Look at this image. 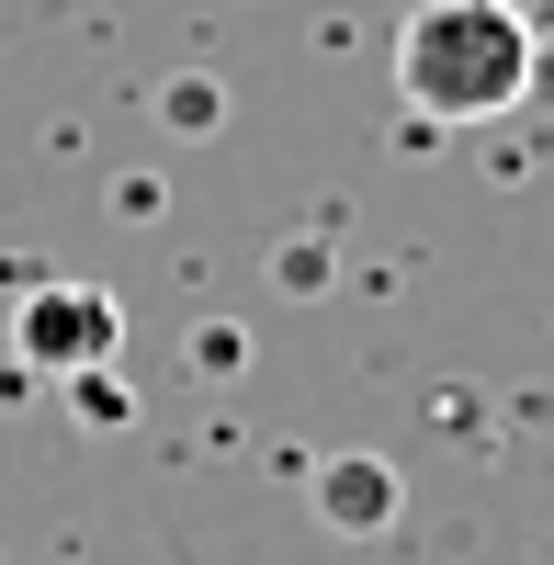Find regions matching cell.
<instances>
[{"label": "cell", "instance_id": "cell-2", "mask_svg": "<svg viewBox=\"0 0 554 565\" xmlns=\"http://www.w3.org/2000/svg\"><path fill=\"white\" fill-rule=\"evenodd\" d=\"M12 351L34 373H57V385H103L114 351H125V306L103 295V282H34V295L12 306Z\"/></svg>", "mask_w": 554, "mask_h": 565}, {"label": "cell", "instance_id": "cell-1", "mask_svg": "<svg viewBox=\"0 0 554 565\" xmlns=\"http://www.w3.org/2000/svg\"><path fill=\"white\" fill-rule=\"evenodd\" d=\"M543 68V34L521 0H419L396 23V103L419 125H498L521 114Z\"/></svg>", "mask_w": 554, "mask_h": 565}, {"label": "cell", "instance_id": "cell-3", "mask_svg": "<svg viewBox=\"0 0 554 565\" xmlns=\"http://www.w3.org/2000/svg\"><path fill=\"white\" fill-rule=\"evenodd\" d=\"M329 521L340 532H385L396 521V476L385 463H329Z\"/></svg>", "mask_w": 554, "mask_h": 565}]
</instances>
